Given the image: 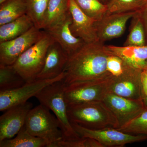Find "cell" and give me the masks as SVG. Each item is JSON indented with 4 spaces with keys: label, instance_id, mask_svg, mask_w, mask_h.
<instances>
[{
    "label": "cell",
    "instance_id": "ac0fdd59",
    "mask_svg": "<svg viewBox=\"0 0 147 147\" xmlns=\"http://www.w3.org/2000/svg\"><path fill=\"white\" fill-rule=\"evenodd\" d=\"M34 26V25L32 20L27 14L0 26V42L16 38L24 34Z\"/></svg>",
    "mask_w": 147,
    "mask_h": 147
},
{
    "label": "cell",
    "instance_id": "1f68e13d",
    "mask_svg": "<svg viewBox=\"0 0 147 147\" xmlns=\"http://www.w3.org/2000/svg\"><path fill=\"white\" fill-rule=\"evenodd\" d=\"M99 1H100L101 2L104 3V4L106 5L107 2H108V0H99Z\"/></svg>",
    "mask_w": 147,
    "mask_h": 147
},
{
    "label": "cell",
    "instance_id": "d4e9b609",
    "mask_svg": "<svg viewBox=\"0 0 147 147\" xmlns=\"http://www.w3.org/2000/svg\"><path fill=\"white\" fill-rule=\"evenodd\" d=\"M77 5L87 16L97 21L107 14L106 5L99 0H74Z\"/></svg>",
    "mask_w": 147,
    "mask_h": 147
},
{
    "label": "cell",
    "instance_id": "7402d4cb",
    "mask_svg": "<svg viewBox=\"0 0 147 147\" xmlns=\"http://www.w3.org/2000/svg\"><path fill=\"white\" fill-rule=\"evenodd\" d=\"M27 83L12 65H0V91L10 90Z\"/></svg>",
    "mask_w": 147,
    "mask_h": 147
},
{
    "label": "cell",
    "instance_id": "cb8c5ba5",
    "mask_svg": "<svg viewBox=\"0 0 147 147\" xmlns=\"http://www.w3.org/2000/svg\"><path fill=\"white\" fill-rule=\"evenodd\" d=\"M147 2V0H108L107 14L137 11Z\"/></svg>",
    "mask_w": 147,
    "mask_h": 147
},
{
    "label": "cell",
    "instance_id": "8992f818",
    "mask_svg": "<svg viewBox=\"0 0 147 147\" xmlns=\"http://www.w3.org/2000/svg\"><path fill=\"white\" fill-rule=\"evenodd\" d=\"M54 41L53 38L45 32L42 38L24 52L13 65L26 83L36 80L43 68L47 49Z\"/></svg>",
    "mask_w": 147,
    "mask_h": 147
},
{
    "label": "cell",
    "instance_id": "4dcf8cb0",
    "mask_svg": "<svg viewBox=\"0 0 147 147\" xmlns=\"http://www.w3.org/2000/svg\"><path fill=\"white\" fill-rule=\"evenodd\" d=\"M141 78L143 90L147 102V66L142 69Z\"/></svg>",
    "mask_w": 147,
    "mask_h": 147
},
{
    "label": "cell",
    "instance_id": "7a4b0ae2",
    "mask_svg": "<svg viewBox=\"0 0 147 147\" xmlns=\"http://www.w3.org/2000/svg\"><path fill=\"white\" fill-rule=\"evenodd\" d=\"M67 113L71 123L91 129L119 128L116 118L103 101L68 105Z\"/></svg>",
    "mask_w": 147,
    "mask_h": 147
},
{
    "label": "cell",
    "instance_id": "44dd1931",
    "mask_svg": "<svg viewBox=\"0 0 147 147\" xmlns=\"http://www.w3.org/2000/svg\"><path fill=\"white\" fill-rule=\"evenodd\" d=\"M27 13L25 0H6L0 4V26Z\"/></svg>",
    "mask_w": 147,
    "mask_h": 147
},
{
    "label": "cell",
    "instance_id": "6da1fadb",
    "mask_svg": "<svg viewBox=\"0 0 147 147\" xmlns=\"http://www.w3.org/2000/svg\"><path fill=\"white\" fill-rule=\"evenodd\" d=\"M110 54L104 43L97 41L85 43L69 57L64 71L65 84L91 80L109 74L107 63Z\"/></svg>",
    "mask_w": 147,
    "mask_h": 147
},
{
    "label": "cell",
    "instance_id": "484cf974",
    "mask_svg": "<svg viewBox=\"0 0 147 147\" xmlns=\"http://www.w3.org/2000/svg\"><path fill=\"white\" fill-rule=\"evenodd\" d=\"M50 0H25L27 14L32 20L34 26L41 29L42 21Z\"/></svg>",
    "mask_w": 147,
    "mask_h": 147
},
{
    "label": "cell",
    "instance_id": "4316f807",
    "mask_svg": "<svg viewBox=\"0 0 147 147\" xmlns=\"http://www.w3.org/2000/svg\"><path fill=\"white\" fill-rule=\"evenodd\" d=\"M117 129L127 134L147 135V110L128 123Z\"/></svg>",
    "mask_w": 147,
    "mask_h": 147
},
{
    "label": "cell",
    "instance_id": "ffe728a7",
    "mask_svg": "<svg viewBox=\"0 0 147 147\" xmlns=\"http://www.w3.org/2000/svg\"><path fill=\"white\" fill-rule=\"evenodd\" d=\"M47 142L45 140L32 135L25 125L14 138L0 142V147H47Z\"/></svg>",
    "mask_w": 147,
    "mask_h": 147
},
{
    "label": "cell",
    "instance_id": "603a6c76",
    "mask_svg": "<svg viewBox=\"0 0 147 147\" xmlns=\"http://www.w3.org/2000/svg\"><path fill=\"white\" fill-rule=\"evenodd\" d=\"M146 45L144 26L137 11L131 18L129 33L123 46H143Z\"/></svg>",
    "mask_w": 147,
    "mask_h": 147
},
{
    "label": "cell",
    "instance_id": "30bf717a",
    "mask_svg": "<svg viewBox=\"0 0 147 147\" xmlns=\"http://www.w3.org/2000/svg\"><path fill=\"white\" fill-rule=\"evenodd\" d=\"M65 76V74L63 72L53 79L36 80L26 83L22 86L15 89L0 91V111H5L13 106L25 103L45 87L55 82L63 80Z\"/></svg>",
    "mask_w": 147,
    "mask_h": 147
},
{
    "label": "cell",
    "instance_id": "4fadbf2b",
    "mask_svg": "<svg viewBox=\"0 0 147 147\" xmlns=\"http://www.w3.org/2000/svg\"><path fill=\"white\" fill-rule=\"evenodd\" d=\"M137 11L106 14L94 26L98 41L104 43L117 38L124 33L126 24Z\"/></svg>",
    "mask_w": 147,
    "mask_h": 147
},
{
    "label": "cell",
    "instance_id": "2e32d148",
    "mask_svg": "<svg viewBox=\"0 0 147 147\" xmlns=\"http://www.w3.org/2000/svg\"><path fill=\"white\" fill-rule=\"evenodd\" d=\"M69 57L59 44L54 41L47 49L43 68L37 76L36 80L57 77L64 72Z\"/></svg>",
    "mask_w": 147,
    "mask_h": 147
},
{
    "label": "cell",
    "instance_id": "7c38bea8",
    "mask_svg": "<svg viewBox=\"0 0 147 147\" xmlns=\"http://www.w3.org/2000/svg\"><path fill=\"white\" fill-rule=\"evenodd\" d=\"M32 108V102L27 101L5 110L0 117V142L16 136L25 125L27 116Z\"/></svg>",
    "mask_w": 147,
    "mask_h": 147
},
{
    "label": "cell",
    "instance_id": "f1b7e54d",
    "mask_svg": "<svg viewBox=\"0 0 147 147\" xmlns=\"http://www.w3.org/2000/svg\"><path fill=\"white\" fill-rule=\"evenodd\" d=\"M124 64V61L121 58L110 53L107 59V71L113 76H119L122 72Z\"/></svg>",
    "mask_w": 147,
    "mask_h": 147
},
{
    "label": "cell",
    "instance_id": "9c48e42d",
    "mask_svg": "<svg viewBox=\"0 0 147 147\" xmlns=\"http://www.w3.org/2000/svg\"><path fill=\"white\" fill-rule=\"evenodd\" d=\"M43 30L33 27L24 34L0 42V65H12L18 57L45 34Z\"/></svg>",
    "mask_w": 147,
    "mask_h": 147
},
{
    "label": "cell",
    "instance_id": "3957f363",
    "mask_svg": "<svg viewBox=\"0 0 147 147\" xmlns=\"http://www.w3.org/2000/svg\"><path fill=\"white\" fill-rule=\"evenodd\" d=\"M63 80L55 82L38 92L34 97L40 104L51 110L59 121L63 140H73L81 137L74 129L67 113L68 104L64 94Z\"/></svg>",
    "mask_w": 147,
    "mask_h": 147
},
{
    "label": "cell",
    "instance_id": "8fae6325",
    "mask_svg": "<svg viewBox=\"0 0 147 147\" xmlns=\"http://www.w3.org/2000/svg\"><path fill=\"white\" fill-rule=\"evenodd\" d=\"M103 101L116 118L118 128L147 110L146 104L143 100L122 97L110 92L106 95Z\"/></svg>",
    "mask_w": 147,
    "mask_h": 147
},
{
    "label": "cell",
    "instance_id": "5b68a950",
    "mask_svg": "<svg viewBox=\"0 0 147 147\" xmlns=\"http://www.w3.org/2000/svg\"><path fill=\"white\" fill-rule=\"evenodd\" d=\"M113 77L109 74L96 79L65 85L64 94L67 104L103 101L110 92Z\"/></svg>",
    "mask_w": 147,
    "mask_h": 147
},
{
    "label": "cell",
    "instance_id": "d6986e66",
    "mask_svg": "<svg viewBox=\"0 0 147 147\" xmlns=\"http://www.w3.org/2000/svg\"><path fill=\"white\" fill-rule=\"evenodd\" d=\"M69 0H50L41 30H45L60 21L69 12Z\"/></svg>",
    "mask_w": 147,
    "mask_h": 147
},
{
    "label": "cell",
    "instance_id": "e0dca14e",
    "mask_svg": "<svg viewBox=\"0 0 147 147\" xmlns=\"http://www.w3.org/2000/svg\"><path fill=\"white\" fill-rule=\"evenodd\" d=\"M106 46L110 53L120 57L131 65L142 69L147 66V44L143 46Z\"/></svg>",
    "mask_w": 147,
    "mask_h": 147
},
{
    "label": "cell",
    "instance_id": "52a82bcc",
    "mask_svg": "<svg viewBox=\"0 0 147 147\" xmlns=\"http://www.w3.org/2000/svg\"><path fill=\"white\" fill-rule=\"evenodd\" d=\"M142 69L124 61L122 72L119 76H113L110 92L122 97L143 100L147 105L142 86Z\"/></svg>",
    "mask_w": 147,
    "mask_h": 147
},
{
    "label": "cell",
    "instance_id": "9a60e30c",
    "mask_svg": "<svg viewBox=\"0 0 147 147\" xmlns=\"http://www.w3.org/2000/svg\"><path fill=\"white\" fill-rule=\"evenodd\" d=\"M68 7L72 18L70 30L74 35L86 43L98 41L94 26L96 21L85 14L74 0H69Z\"/></svg>",
    "mask_w": 147,
    "mask_h": 147
},
{
    "label": "cell",
    "instance_id": "277c9868",
    "mask_svg": "<svg viewBox=\"0 0 147 147\" xmlns=\"http://www.w3.org/2000/svg\"><path fill=\"white\" fill-rule=\"evenodd\" d=\"M50 110L40 104L32 108L25 126L32 135L45 140L47 147H58L59 142L63 140V134L59 121Z\"/></svg>",
    "mask_w": 147,
    "mask_h": 147
},
{
    "label": "cell",
    "instance_id": "d6a6232c",
    "mask_svg": "<svg viewBox=\"0 0 147 147\" xmlns=\"http://www.w3.org/2000/svg\"><path fill=\"white\" fill-rule=\"evenodd\" d=\"M6 0H0V4L4 2Z\"/></svg>",
    "mask_w": 147,
    "mask_h": 147
},
{
    "label": "cell",
    "instance_id": "83f0119b",
    "mask_svg": "<svg viewBox=\"0 0 147 147\" xmlns=\"http://www.w3.org/2000/svg\"><path fill=\"white\" fill-rule=\"evenodd\" d=\"M58 147H103L99 142L89 137H81L73 140H62Z\"/></svg>",
    "mask_w": 147,
    "mask_h": 147
},
{
    "label": "cell",
    "instance_id": "5bb4252c",
    "mask_svg": "<svg viewBox=\"0 0 147 147\" xmlns=\"http://www.w3.org/2000/svg\"><path fill=\"white\" fill-rule=\"evenodd\" d=\"M72 18L69 11L60 21L45 31L59 44L69 57L78 51L86 43L74 35L70 30Z\"/></svg>",
    "mask_w": 147,
    "mask_h": 147
},
{
    "label": "cell",
    "instance_id": "ba28073f",
    "mask_svg": "<svg viewBox=\"0 0 147 147\" xmlns=\"http://www.w3.org/2000/svg\"><path fill=\"white\" fill-rule=\"evenodd\" d=\"M71 124L80 137L94 139L103 147H123L127 144L147 140V135L127 134L116 128L91 129L76 124Z\"/></svg>",
    "mask_w": 147,
    "mask_h": 147
},
{
    "label": "cell",
    "instance_id": "f546056e",
    "mask_svg": "<svg viewBox=\"0 0 147 147\" xmlns=\"http://www.w3.org/2000/svg\"><path fill=\"white\" fill-rule=\"evenodd\" d=\"M137 12L144 26L146 35V43L147 44V2Z\"/></svg>",
    "mask_w": 147,
    "mask_h": 147
}]
</instances>
